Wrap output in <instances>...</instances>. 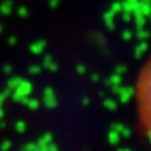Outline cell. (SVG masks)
<instances>
[{
  "instance_id": "1",
  "label": "cell",
  "mask_w": 151,
  "mask_h": 151,
  "mask_svg": "<svg viewBox=\"0 0 151 151\" xmlns=\"http://www.w3.org/2000/svg\"><path fill=\"white\" fill-rule=\"evenodd\" d=\"M136 99L141 123L147 134L151 137V53L147 58L146 65L141 69L137 78Z\"/></svg>"
},
{
  "instance_id": "2",
  "label": "cell",
  "mask_w": 151,
  "mask_h": 151,
  "mask_svg": "<svg viewBox=\"0 0 151 151\" xmlns=\"http://www.w3.org/2000/svg\"><path fill=\"white\" fill-rule=\"evenodd\" d=\"M32 91H34L32 83H31V81L24 80V78H22L21 83H20L18 86H17L16 90L11 92V99H13L14 102H21L22 98L29 97V95L32 94Z\"/></svg>"
},
{
  "instance_id": "3",
  "label": "cell",
  "mask_w": 151,
  "mask_h": 151,
  "mask_svg": "<svg viewBox=\"0 0 151 151\" xmlns=\"http://www.w3.org/2000/svg\"><path fill=\"white\" fill-rule=\"evenodd\" d=\"M43 106L46 109H55L58 106V97H56V92L52 87H45L42 91V101Z\"/></svg>"
},
{
  "instance_id": "4",
  "label": "cell",
  "mask_w": 151,
  "mask_h": 151,
  "mask_svg": "<svg viewBox=\"0 0 151 151\" xmlns=\"http://www.w3.org/2000/svg\"><path fill=\"white\" fill-rule=\"evenodd\" d=\"M46 41H43V39H38L35 42H32L29 45V52L34 55V56H41V55L45 53V49H46Z\"/></svg>"
},
{
  "instance_id": "5",
  "label": "cell",
  "mask_w": 151,
  "mask_h": 151,
  "mask_svg": "<svg viewBox=\"0 0 151 151\" xmlns=\"http://www.w3.org/2000/svg\"><path fill=\"white\" fill-rule=\"evenodd\" d=\"M42 67L43 69H46L48 71H52V73H55V71L59 69V66H58V63L53 60V58H52V55H45L42 58Z\"/></svg>"
},
{
  "instance_id": "6",
  "label": "cell",
  "mask_w": 151,
  "mask_h": 151,
  "mask_svg": "<svg viewBox=\"0 0 151 151\" xmlns=\"http://www.w3.org/2000/svg\"><path fill=\"white\" fill-rule=\"evenodd\" d=\"M21 104H24L28 109L31 111H38L39 106H41V101L37 99V98H31V97H25L21 99Z\"/></svg>"
},
{
  "instance_id": "7",
  "label": "cell",
  "mask_w": 151,
  "mask_h": 151,
  "mask_svg": "<svg viewBox=\"0 0 151 151\" xmlns=\"http://www.w3.org/2000/svg\"><path fill=\"white\" fill-rule=\"evenodd\" d=\"M21 80L22 77H20V76H10V78L7 80V84H6V88H9L13 92L17 88V86L21 83Z\"/></svg>"
},
{
  "instance_id": "8",
  "label": "cell",
  "mask_w": 151,
  "mask_h": 151,
  "mask_svg": "<svg viewBox=\"0 0 151 151\" xmlns=\"http://www.w3.org/2000/svg\"><path fill=\"white\" fill-rule=\"evenodd\" d=\"M37 143L38 144H43V146H49L50 143H53V134L46 132V133H43V134L38 139Z\"/></svg>"
},
{
  "instance_id": "9",
  "label": "cell",
  "mask_w": 151,
  "mask_h": 151,
  "mask_svg": "<svg viewBox=\"0 0 151 151\" xmlns=\"http://www.w3.org/2000/svg\"><path fill=\"white\" fill-rule=\"evenodd\" d=\"M14 129H16V132L20 133V134L25 133V132H27V122H25V120H17L16 123H14Z\"/></svg>"
},
{
  "instance_id": "10",
  "label": "cell",
  "mask_w": 151,
  "mask_h": 151,
  "mask_svg": "<svg viewBox=\"0 0 151 151\" xmlns=\"http://www.w3.org/2000/svg\"><path fill=\"white\" fill-rule=\"evenodd\" d=\"M43 70V67L42 65H31L29 67H28V73L31 76H38V74H41Z\"/></svg>"
},
{
  "instance_id": "11",
  "label": "cell",
  "mask_w": 151,
  "mask_h": 151,
  "mask_svg": "<svg viewBox=\"0 0 151 151\" xmlns=\"http://www.w3.org/2000/svg\"><path fill=\"white\" fill-rule=\"evenodd\" d=\"M11 95V91L9 90V88H4L3 91L0 92V108L3 106V104H4V101L7 99V98Z\"/></svg>"
},
{
  "instance_id": "12",
  "label": "cell",
  "mask_w": 151,
  "mask_h": 151,
  "mask_svg": "<svg viewBox=\"0 0 151 151\" xmlns=\"http://www.w3.org/2000/svg\"><path fill=\"white\" fill-rule=\"evenodd\" d=\"M11 147H13V141L11 140H3L0 143V151H10Z\"/></svg>"
},
{
  "instance_id": "13",
  "label": "cell",
  "mask_w": 151,
  "mask_h": 151,
  "mask_svg": "<svg viewBox=\"0 0 151 151\" xmlns=\"http://www.w3.org/2000/svg\"><path fill=\"white\" fill-rule=\"evenodd\" d=\"M0 11H1V14H4V16L10 14L11 13V4L10 3H4V4L0 7Z\"/></svg>"
},
{
  "instance_id": "14",
  "label": "cell",
  "mask_w": 151,
  "mask_h": 151,
  "mask_svg": "<svg viewBox=\"0 0 151 151\" xmlns=\"http://www.w3.org/2000/svg\"><path fill=\"white\" fill-rule=\"evenodd\" d=\"M22 150L25 151H37V143H27L22 146Z\"/></svg>"
},
{
  "instance_id": "15",
  "label": "cell",
  "mask_w": 151,
  "mask_h": 151,
  "mask_svg": "<svg viewBox=\"0 0 151 151\" xmlns=\"http://www.w3.org/2000/svg\"><path fill=\"white\" fill-rule=\"evenodd\" d=\"M3 73L7 76H11L13 74V66L11 65H4V67H3Z\"/></svg>"
},
{
  "instance_id": "16",
  "label": "cell",
  "mask_w": 151,
  "mask_h": 151,
  "mask_svg": "<svg viewBox=\"0 0 151 151\" xmlns=\"http://www.w3.org/2000/svg\"><path fill=\"white\" fill-rule=\"evenodd\" d=\"M48 151H60V150H59V147L56 146V143L53 141V143H50L48 146Z\"/></svg>"
},
{
  "instance_id": "17",
  "label": "cell",
  "mask_w": 151,
  "mask_h": 151,
  "mask_svg": "<svg viewBox=\"0 0 151 151\" xmlns=\"http://www.w3.org/2000/svg\"><path fill=\"white\" fill-rule=\"evenodd\" d=\"M7 42H9V45H11V46H16L17 45V38L16 37H10L9 39H7Z\"/></svg>"
},
{
  "instance_id": "18",
  "label": "cell",
  "mask_w": 151,
  "mask_h": 151,
  "mask_svg": "<svg viewBox=\"0 0 151 151\" xmlns=\"http://www.w3.org/2000/svg\"><path fill=\"white\" fill-rule=\"evenodd\" d=\"M18 14H20L21 17H25L28 13H27V10H25V9H20V10H18Z\"/></svg>"
},
{
  "instance_id": "19",
  "label": "cell",
  "mask_w": 151,
  "mask_h": 151,
  "mask_svg": "<svg viewBox=\"0 0 151 151\" xmlns=\"http://www.w3.org/2000/svg\"><path fill=\"white\" fill-rule=\"evenodd\" d=\"M77 71H78L80 74H83V73L86 71V67H84V66H77Z\"/></svg>"
},
{
  "instance_id": "20",
  "label": "cell",
  "mask_w": 151,
  "mask_h": 151,
  "mask_svg": "<svg viewBox=\"0 0 151 151\" xmlns=\"http://www.w3.org/2000/svg\"><path fill=\"white\" fill-rule=\"evenodd\" d=\"M0 127H1V129H4L6 127V122L3 120V119H0Z\"/></svg>"
},
{
  "instance_id": "21",
  "label": "cell",
  "mask_w": 151,
  "mask_h": 151,
  "mask_svg": "<svg viewBox=\"0 0 151 151\" xmlns=\"http://www.w3.org/2000/svg\"><path fill=\"white\" fill-rule=\"evenodd\" d=\"M4 118V111H3V106L0 108V119H3Z\"/></svg>"
},
{
  "instance_id": "22",
  "label": "cell",
  "mask_w": 151,
  "mask_h": 151,
  "mask_svg": "<svg viewBox=\"0 0 151 151\" xmlns=\"http://www.w3.org/2000/svg\"><path fill=\"white\" fill-rule=\"evenodd\" d=\"M56 3H58V0H50V4L53 6V7L56 6Z\"/></svg>"
},
{
  "instance_id": "23",
  "label": "cell",
  "mask_w": 151,
  "mask_h": 151,
  "mask_svg": "<svg viewBox=\"0 0 151 151\" xmlns=\"http://www.w3.org/2000/svg\"><path fill=\"white\" fill-rule=\"evenodd\" d=\"M0 32H1V25H0Z\"/></svg>"
},
{
  "instance_id": "24",
  "label": "cell",
  "mask_w": 151,
  "mask_h": 151,
  "mask_svg": "<svg viewBox=\"0 0 151 151\" xmlns=\"http://www.w3.org/2000/svg\"><path fill=\"white\" fill-rule=\"evenodd\" d=\"M20 151H25V150H22V148H21V150H20Z\"/></svg>"
}]
</instances>
